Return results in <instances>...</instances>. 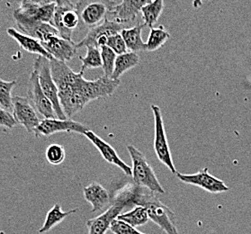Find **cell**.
<instances>
[{"instance_id": "cell-1", "label": "cell", "mask_w": 251, "mask_h": 234, "mask_svg": "<svg viewBox=\"0 0 251 234\" xmlns=\"http://www.w3.org/2000/svg\"><path fill=\"white\" fill-rule=\"evenodd\" d=\"M83 75L84 71H79L70 87L59 91L60 104L68 119H71L91 101L111 97L120 86V79L115 80L102 76L96 80H87Z\"/></svg>"}, {"instance_id": "cell-2", "label": "cell", "mask_w": 251, "mask_h": 234, "mask_svg": "<svg viewBox=\"0 0 251 234\" xmlns=\"http://www.w3.org/2000/svg\"><path fill=\"white\" fill-rule=\"evenodd\" d=\"M143 191V187L137 186L131 192H127L129 203L145 207L150 220L158 225L166 234H179L174 223V212L159 201L156 196H153L151 194L153 192Z\"/></svg>"}, {"instance_id": "cell-3", "label": "cell", "mask_w": 251, "mask_h": 234, "mask_svg": "<svg viewBox=\"0 0 251 234\" xmlns=\"http://www.w3.org/2000/svg\"><path fill=\"white\" fill-rule=\"evenodd\" d=\"M55 5L37 6L25 0H20V6L13 13V17L19 31L35 38L40 26L43 23L51 24L54 15Z\"/></svg>"}, {"instance_id": "cell-4", "label": "cell", "mask_w": 251, "mask_h": 234, "mask_svg": "<svg viewBox=\"0 0 251 234\" xmlns=\"http://www.w3.org/2000/svg\"><path fill=\"white\" fill-rule=\"evenodd\" d=\"M127 150L132 161L131 177L135 185L146 188L153 193L164 194L165 190L160 185L152 168L148 162L145 155L132 145H128Z\"/></svg>"}, {"instance_id": "cell-5", "label": "cell", "mask_w": 251, "mask_h": 234, "mask_svg": "<svg viewBox=\"0 0 251 234\" xmlns=\"http://www.w3.org/2000/svg\"><path fill=\"white\" fill-rule=\"evenodd\" d=\"M117 4L114 0H78L75 6L80 21L90 29L104 22L108 13Z\"/></svg>"}, {"instance_id": "cell-6", "label": "cell", "mask_w": 251, "mask_h": 234, "mask_svg": "<svg viewBox=\"0 0 251 234\" xmlns=\"http://www.w3.org/2000/svg\"><path fill=\"white\" fill-rule=\"evenodd\" d=\"M33 70L37 71L38 73L39 80L42 89L52 104L57 118L61 120L68 119L60 104L59 89L52 78L50 60L42 56H38L33 62Z\"/></svg>"}, {"instance_id": "cell-7", "label": "cell", "mask_w": 251, "mask_h": 234, "mask_svg": "<svg viewBox=\"0 0 251 234\" xmlns=\"http://www.w3.org/2000/svg\"><path fill=\"white\" fill-rule=\"evenodd\" d=\"M80 22L76 6L71 0H57L51 25L63 38L72 41V33Z\"/></svg>"}, {"instance_id": "cell-8", "label": "cell", "mask_w": 251, "mask_h": 234, "mask_svg": "<svg viewBox=\"0 0 251 234\" xmlns=\"http://www.w3.org/2000/svg\"><path fill=\"white\" fill-rule=\"evenodd\" d=\"M153 0H122L108 13L106 19L125 25L128 28L133 27L143 23L140 19L142 9Z\"/></svg>"}, {"instance_id": "cell-9", "label": "cell", "mask_w": 251, "mask_h": 234, "mask_svg": "<svg viewBox=\"0 0 251 234\" xmlns=\"http://www.w3.org/2000/svg\"><path fill=\"white\" fill-rule=\"evenodd\" d=\"M151 108L152 110L154 120H155L154 151L156 153L158 160L170 169L173 174L175 173L176 174L174 161L170 153L161 110L156 104H151Z\"/></svg>"}, {"instance_id": "cell-10", "label": "cell", "mask_w": 251, "mask_h": 234, "mask_svg": "<svg viewBox=\"0 0 251 234\" xmlns=\"http://www.w3.org/2000/svg\"><path fill=\"white\" fill-rule=\"evenodd\" d=\"M127 26L119 23L113 22L108 19H105L104 22L96 27L90 28L86 36L81 41L76 44V48H83L88 46H94L101 49L106 45L107 40L110 36L120 33Z\"/></svg>"}, {"instance_id": "cell-11", "label": "cell", "mask_w": 251, "mask_h": 234, "mask_svg": "<svg viewBox=\"0 0 251 234\" xmlns=\"http://www.w3.org/2000/svg\"><path fill=\"white\" fill-rule=\"evenodd\" d=\"M28 98L32 102L33 106L43 115L44 118L56 119L57 115L54 108L49 98L46 97L44 90L42 89L37 71L33 70L29 78V86H28Z\"/></svg>"}, {"instance_id": "cell-12", "label": "cell", "mask_w": 251, "mask_h": 234, "mask_svg": "<svg viewBox=\"0 0 251 234\" xmlns=\"http://www.w3.org/2000/svg\"><path fill=\"white\" fill-rule=\"evenodd\" d=\"M13 112L17 124L22 125L28 133L34 134V131L42 120H40L37 111L30 99L22 97H14Z\"/></svg>"}, {"instance_id": "cell-13", "label": "cell", "mask_w": 251, "mask_h": 234, "mask_svg": "<svg viewBox=\"0 0 251 234\" xmlns=\"http://www.w3.org/2000/svg\"><path fill=\"white\" fill-rule=\"evenodd\" d=\"M88 128L83 124L71 119H48L44 118L34 131L36 138L44 136L49 137L58 132H76L78 134H84Z\"/></svg>"}, {"instance_id": "cell-14", "label": "cell", "mask_w": 251, "mask_h": 234, "mask_svg": "<svg viewBox=\"0 0 251 234\" xmlns=\"http://www.w3.org/2000/svg\"><path fill=\"white\" fill-rule=\"evenodd\" d=\"M178 180L189 185H197L209 193L219 194L229 190L223 180H219L213 175L209 174L207 168L202 169L195 174H181L176 172Z\"/></svg>"}, {"instance_id": "cell-15", "label": "cell", "mask_w": 251, "mask_h": 234, "mask_svg": "<svg viewBox=\"0 0 251 234\" xmlns=\"http://www.w3.org/2000/svg\"><path fill=\"white\" fill-rule=\"evenodd\" d=\"M128 202L126 198H118L104 213L100 214L98 217L88 220L87 226L88 234H106L111 227L112 222L120 215L123 209L128 206Z\"/></svg>"}, {"instance_id": "cell-16", "label": "cell", "mask_w": 251, "mask_h": 234, "mask_svg": "<svg viewBox=\"0 0 251 234\" xmlns=\"http://www.w3.org/2000/svg\"><path fill=\"white\" fill-rule=\"evenodd\" d=\"M41 44L53 59L63 62L71 60L76 55L77 49L76 44L73 41L63 38L60 35L50 37L41 42Z\"/></svg>"}, {"instance_id": "cell-17", "label": "cell", "mask_w": 251, "mask_h": 234, "mask_svg": "<svg viewBox=\"0 0 251 234\" xmlns=\"http://www.w3.org/2000/svg\"><path fill=\"white\" fill-rule=\"evenodd\" d=\"M84 136L87 137L90 142L93 143L94 146L97 148L101 153L102 157L110 164H113L120 168L127 176L131 177L132 175V169L131 167L122 159L116 153L115 149L110 145L109 143L101 139L100 137L98 136L94 131L88 129V131H85Z\"/></svg>"}, {"instance_id": "cell-18", "label": "cell", "mask_w": 251, "mask_h": 234, "mask_svg": "<svg viewBox=\"0 0 251 234\" xmlns=\"http://www.w3.org/2000/svg\"><path fill=\"white\" fill-rule=\"evenodd\" d=\"M83 193L86 201L90 203L92 206L91 212H97L103 210L111 202L108 191L103 185L96 182L84 186Z\"/></svg>"}, {"instance_id": "cell-19", "label": "cell", "mask_w": 251, "mask_h": 234, "mask_svg": "<svg viewBox=\"0 0 251 234\" xmlns=\"http://www.w3.org/2000/svg\"><path fill=\"white\" fill-rule=\"evenodd\" d=\"M6 33L10 37L17 41L22 49L28 52L42 56L50 60L53 59L51 55H50L49 52L44 49V46L37 39L24 34L15 28H8L6 30Z\"/></svg>"}, {"instance_id": "cell-20", "label": "cell", "mask_w": 251, "mask_h": 234, "mask_svg": "<svg viewBox=\"0 0 251 234\" xmlns=\"http://www.w3.org/2000/svg\"><path fill=\"white\" fill-rule=\"evenodd\" d=\"M146 27L144 23H141L135 26L124 29L121 34L126 42L127 49L132 52H138L146 51V44L143 42L142 33L143 29Z\"/></svg>"}, {"instance_id": "cell-21", "label": "cell", "mask_w": 251, "mask_h": 234, "mask_svg": "<svg viewBox=\"0 0 251 234\" xmlns=\"http://www.w3.org/2000/svg\"><path fill=\"white\" fill-rule=\"evenodd\" d=\"M139 63L140 56L137 54V52H127L124 54L117 55L115 60V71L111 78L115 80L119 79L124 73L133 69Z\"/></svg>"}, {"instance_id": "cell-22", "label": "cell", "mask_w": 251, "mask_h": 234, "mask_svg": "<svg viewBox=\"0 0 251 234\" xmlns=\"http://www.w3.org/2000/svg\"><path fill=\"white\" fill-rule=\"evenodd\" d=\"M77 210L78 209H72L71 211L63 212L60 205L56 204L47 213L43 227L38 231L39 234H44L48 233L51 229L54 228L57 224L61 223L67 216L77 212Z\"/></svg>"}, {"instance_id": "cell-23", "label": "cell", "mask_w": 251, "mask_h": 234, "mask_svg": "<svg viewBox=\"0 0 251 234\" xmlns=\"http://www.w3.org/2000/svg\"><path fill=\"white\" fill-rule=\"evenodd\" d=\"M164 9V0H153L142 9V21L148 27L153 28Z\"/></svg>"}, {"instance_id": "cell-24", "label": "cell", "mask_w": 251, "mask_h": 234, "mask_svg": "<svg viewBox=\"0 0 251 234\" xmlns=\"http://www.w3.org/2000/svg\"><path fill=\"white\" fill-rule=\"evenodd\" d=\"M170 33L160 26L158 28H151L150 35L148 37L146 43V51L148 52H155L161 48L164 44L170 39Z\"/></svg>"}, {"instance_id": "cell-25", "label": "cell", "mask_w": 251, "mask_h": 234, "mask_svg": "<svg viewBox=\"0 0 251 234\" xmlns=\"http://www.w3.org/2000/svg\"><path fill=\"white\" fill-rule=\"evenodd\" d=\"M116 219L129 223L130 225L133 226V227L143 225V224L147 223L149 220H150L146 208L142 207V206H137L134 209H132L130 212H127L126 213L118 215Z\"/></svg>"}, {"instance_id": "cell-26", "label": "cell", "mask_w": 251, "mask_h": 234, "mask_svg": "<svg viewBox=\"0 0 251 234\" xmlns=\"http://www.w3.org/2000/svg\"><path fill=\"white\" fill-rule=\"evenodd\" d=\"M87 49V55L85 57L79 56V60H81L82 62L80 71H84L86 69L102 68L101 50L94 46H88Z\"/></svg>"}, {"instance_id": "cell-27", "label": "cell", "mask_w": 251, "mask_h": 234, "mask_svg": "<svg viewBox=\"0 0 251 234\" xmlns=\"http://www.w3.org/2000/svg\"><path fill=\"white\" fill-rule=\"evenodd\" d=\"M16 85V80L6 81L0 78V105L6 110H13L12 91Z\"/></svg>"}, {"instance_id": "cell-28", "label": "cell", "mask_w": 251, "mask_h": 234, "mask_svg": "<svg viewBox=\"0 0 251 234\" xmlns=\"http://www.w3.org/2000/svg\"><path fill=\"white\" fill-rule=\"evenodd\" d=\"M100 50L102 56V69L104 71V76L111 78L115 71V60L117 54L107 46H103Z\"/></svg>"}, {"instance_id": "cell-29", "label": "cell", "mask_w": 251, "mask_h": 234, "mask_svg": "<svg viewBox=\"0 0 251 234\" xmlns=\"http://www.w3.org/2000/svg\"><path fill=\"white\" fill-rule=\"evenodd\" d=\"M45 158L50 165H60L65 160V149L60 144H50L45 152Z\"/></svg>"}, {"instance_id": "cell-30", "label": "cell", "mask_w": 251, "mask_h": 234, "mask_svg": "<svg viewBox=\"0 0 251 234\" xmlns=\"http://www.w3.org/2000/svg\"><path fill=\"white\" fill-rule=\"evenodd\" d=\"M105 46H107L112 51H114L117 55L124 54L128 52L126 42L123 38L121 33H116V34L110 36Z\"/></svg>"}, {"instance_id": "cell-31", "label": "cell", "mask_w": 251, "mask_h": 234, "mask_svg": "<svg viewBox=\"0 0 251 234\" xmlns=\"http://www.w3.org/2000/svg\"><path fill=\"white\" fill-rule=\"evenodd\" d=\"M110 231L115 234H145L139 232L135 227L131 226L129 223L118 219H115L112 222Z\"/></svg>"}, {"instance_id": "cell-32", "label": "cell", "mask_w": 251, "mask_h": 234, "mask_svg": "<svg viewBox=\"0 0 251 234\" xmlns=\"http://www.w3.org/2000/svg\"><path fill=\"white\" fill-rule=\"evenodd\" d=\"M17 125V122L14 114H12L4 107L0 106V127L12 129Z\"/></svg>"}, {"instance_id": "cell-33", "label": "cell", "mask_w": 251, "mask_h": 234, "mask_svg": "<svg viewBox=\"0 0 251 234\" xmlns=\"http://www.w3.org/2000/svg\"><path fill=\"white\" fill-rule=\"evenodd\" d=\"M25 1H27L33 5H37V6H45V5L53 4L57 2V0H25Z\"/></svg>"}, {"instance_id": "cell-34", "label": "cell", "mask_w": 251, "mask_h": 234, "mask_svg": "<svg viewBox=\"0 0 251 234\" xmlns=\"http://www.w3.org/2000/svg\"><path fill=\"white\" fill-rule=\"evenodd\" d=\"M202 5V0H194L193 1V7L194 8H199V7H201Z\"/></svg>"}, {"instance_id": "cell-35", "label": "cell", "mask_w": 251, "mask_h": 234, "mask_svg": "<svg viewBox=\"0 0 251 234\" xmlns=\"http://www.w3.org/2000/svg\"><path fill=\"white\" fill-rule=\"evenodd\" d=\"M0 234H5V232H3V231H1V232H0Z\"/></svg>"}, {"instance_id": "cell-36", "label": "cell", "mask_w": 251, "mask_h": 234, "mask_svg": "<svg viewBox=\"0 0 251 234\" xmlns=\"http://www.w3.org/2000/svg\"><path fill=\"white\" fill-rule=\"evenodd\" d=\"M114 1H116V2H117V0H114ZM121 1H122V0H121Z\"/></svg>"}]
</instances>
